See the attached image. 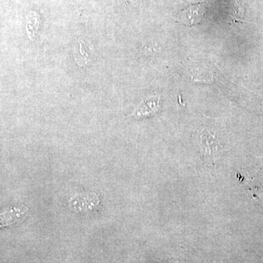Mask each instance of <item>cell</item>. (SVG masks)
<instances>
[{
  "mask_svg": "<svg viewBox=\"0 0 263 263\" xmlns=\"http://www.w3.org/2000/svg\"><path fill=\"white\" fill-rule=\"evenodd\" d=\"M73 57L79 67H86L95 60L94 48L86 39H78L74 46Z\"/></svg>",
  "mask_w": 263,
  "mask_h": 263,
  "instance_id": "cell-1",
  "label": "cell"
},
{
  "mask_svg": "<svg viewBox=\"0 0 263 263\" xmlns=\"http://www.w3.org/2000/svg\"><path fill=\"white\" fill-rule=\"evenodd\" d=\"M200 141L206 157H214L215 158L216 156L220 155L221 143L216 136L205 129L200 135Z\"/></svg>",
  "mask_w": 263,
  "mask_h": 263,
  "instance_id": "cell-2",
  "label": "cell"
},
{
  "mask_svg": "<svg viewBox=\"0 0 263 263\" xmlns=\"http://www.w3.org/2000/svg\"><path fill=\"white\" fill-rule=\"evenodd\" d=\"M160 108V98L152 97L146 99L136 109L133 115L136 117H147L155 115Z\"/></svg>",
  "mask_w": 263,
  "mask_h": 263,
  "instance_id": "cell-3",
  "label": "cell"
}]
</instances>
